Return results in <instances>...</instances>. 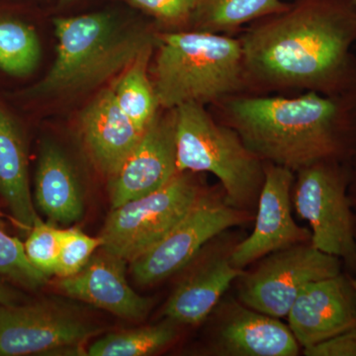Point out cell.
Returning a JSON list of instances; mask_svg holds the SVG:
<instances>
[{"instance_id":"18","label":"cell","mask_w":356,"mask_h":356,"mask_svg":"<svg viewBox=\"0 0 356 356\" xmlns=\"http://www.w3.org/2000/svg\"><path fill=\"white\" fill-rule=\"evenodd\" d=\"M243 273V269L236 268L231 264L229 257L211 259L177 288L166 303L165 317L175 324H200L209 316L231 283Z\"/></svg>"},{"instance_id":"10","label":"cell","mask_w":356,"mask_h":356,"mask_svg":"<svg viewBox=\"0 0 356 356\" xmlns=\"http://www.w3.org/2000/svg\"><path fill=\"white\" fill-rule=\"evenodd\" d=\"M97 332L95 325L55 306L0 305V356L79 350Z\"/></svg>"},{"instance_id":"20","label":"cell","mask_w":356,"mask_h":356,"mask_svg":"<svg viewBox=\"0 0 356 356\" xmlns=\"http://www.w3.org/2000/svg\"><path fill=\"white\" fill-rule=\"evenodd\" d=\"M288 6L280 0H198L191 20L194 30L224 34L280 13Z\"/></svg>"},{"instance_id":"30","label":"cell","mask_w":356,"mask_h":356,"mask_svg":"<svg viewBox=\"0 0 356 356\" xmlns=\"http://www.w3.org/2000/svg\"><path fill=\"white\" fill-rule=\"evenodd\" d=\"M355 170H353V175H351L350 173V178H353V192H355V193H353V197L355 198H351L350 199V201H353V200H355V202H351V206H353V204L355 203V206H356V154H355Z\"/></svg>"},{"instance_id":"3","label":"cell","mask_w":356,"mask_h":356,"mask_svg":"<svg viewBox=\"0 0 356 356\" xmlns=\"http://www.w3.org/2000/svg\"><path fill=\"white\" fill-rule=\"evenodd\" d=\"M56 60L46 76L28 90L30 96H58L99 86L124 72L153 47L151 32L128 26L110 13L57 18Z\"/></svg>"},{"instance_id":"31","label":"cell","mask_w":356,"mask_h":356,"mask_svg":"<svg viewBox=\"0 0 356 356\" xmlns=\"http://www.w3.org/2000/svg\"><path fill=\"white\" fill-rule=\"evenodd\" d=\"M353 285H355V292H356V278L355 280H353Z\"/></svg>"},{"instance_id":"6","label":"cell","mask_w":356,"mask_h":356,"mask_svg":"<svg viewBox=\"0 0 356 356\" xmlns=\"http://www.w3.org/2000/svg\"><path fill=\"white\" fill-rule=\"evenodd\" d=\"M344 163L320 161L298 172L292 197L300 218L311 226V243L325 254L356 266V220Z\"/></svg>"},{"instance_id":"5","label":"cell","mask_w":356,"mask_h":356,"mask_svg":"<svg viewBox=\"0 0 356 356\" xmlns=\"http://www.w3.org/2000/svg\"><path fill=\"white\" fill-rule=\"evenodd\" d=\"M175 112L178 172L212 173L221 182L227 202L238 209L257 202L264 165L238 134L214 121L199 103H184Z\"/></svg>"},{"instance_id":"16","label":"cell","mask_w":356,"mask_h":356,"mask_svg":"<svg viewBox=\"0 0 356 356\" xmlns=\"http://www.w3.org/2000/svg\"><path fill=\"white\" fill-rule=\"evenodd\" d=\"M216 346L221 355L232 356H296L300 344L289 325L235 304L218 330Z\"/></svg>"},{"instance_id":"7","label":"cell","mask_w":356,"mask_h":356,"mask_svg":"<svg viewBox=\"0 0 356 356\" xmlns=\"http://www.w3.org/2000/svg\"><path fill=\"white\" fill-rule=\"evenodd\" d=\"M202 192L191 172H179L159 191L111 208L99 236L102 250L134 261L159 243Z\"/></svg>"},{"instance_id":"12","label":"cell","mask_w":356,"mask_h":356,"mask_svg":"<svg viewBox=\"0 0 356 356\" xmlns=\"http://www.w3.org/2000/svg\"><path fill=\"white\" fill-rule=\"evenodd\" d=\"M158 112L132 153L109 178L111 208L159 191L177 175L175 109Z\"/></svg>"},{"instance_id":"15","label":"cell","mask_w":356,"mask_h":356,"mask_svg":"<svg viewBox=\"0 0 356 356\" xmlns=\"http://www.w3.org/2000/svg\"><path fill=\"white\" fill-rule=\"evenodd\" d=\"M79 131L91 161L109 178L118 172L144 132L122 111L113 88L102 91L81 112Z\"/></svg>"},{"instance_id":"29","label":"cell","mask_w":356,"mask_h":356,"mask_svg":"<svg viewBox=\"0 0 356 356\" xmlns=\"http://www.w3.org/2000/svg\"><path fill=\"white\" fill-rule=\"evenodd\" d=\"M19 301V297L16 292L7 287L0 281V305H15Z\"/></svg>"},{"instance_id":"1","label":"cell","mask_w":356,"mask_h":356,"mask_svg":"<svg viewBox=\"0 0 356 356\" xmlns=\"http://www.w3.org/2000/svg\"><path fill=\"white\" fill-rule=\"evenodd\" d=\"M248 88L341 95L356 90V6L297 0L240 39Z\"/></svg>"},{"instance_id":"33","label":"cell","mask_w":356,"mask_h":356,"mask_svg":"<svg viewBox=\"0 0 356 356\" xmlns=\"http://www.w3.org/2000/svg\"><path fill=\"white\" fill-rule=\"evenodd\" d=\"M65 1H67V0H65Z\"/></svg>"},{"instance_id":"8","label":"cell","mask_w":356,"mask_h":356,"mask_svg":"<svg viewBox=\"0 0 356 356\" xmlns=\"http://www.w3.org/2000/svg\"><path fill=\"white\" fill-rule=\"evenodd\" d=\"M250 219L248 211L229 205L224 194L202 192L159 243L130 262L131 273L138 284L158 283L184 268L213 238Z\"/></svg>"},{"instance_id":"26","label":"cell","mask_w":356,"mask_h":356,"mask_svg":"<svg viewBox=\"0 0 356 356\" xmlns=\"http://www.w3.org/2000/svg\"><path fill=\"white\" fill-rule=\"evenodd\" d=\"M29 232L27 240L23 243L26 257L37 270L48 277L55 273L62 229L38 218Z\"/></svg>"},{"instance_id":"27","label":"cell","mask_w":356,"mask_h":356,"mask_svg":"<svg viewBox=\"0 0 356 356\" xmlns=\"http://www.w3.org/2000/svg\"><path fill=\"white\" fill-rule=\"evenodd\" d=\"M166 24H184L191 21L198 0H131Z\"/></svg>"},{"instance_id":"4","label":"cell","mask_w":356,"mask_h":356,"mask_svg":"<svg viewBox=\"0 0 356 356\" xmlns=\"http://www.w3.org/2000/svg\"><path fill=\"white\" fill-rule=\"evenodd\" d=\"M153 76L159 107L168 110L221 103L248 88L240 40L197 30L159 37Z\"/></svg>"},{"instance_id":"11","label":"cell","mask_w":356,"mask_h":356,"mask_svg":"<svg viewBox=\"0 0 356 356\" xmlns=\"http://www.w3.org/2000/svg\"><path fill=\"white\" fill-rule=\"evenodd\" d=\"M293 172L284 166L264 165L254 231L229 254V261L236 268L243 269L278 250L311 243V231L301 228L292 217Z\"/></svg>"},{"instance_id":"28","label":"cell","mask_w":356,"mask_h":356,"mask_svg":"<svg viewBox=\"0 0 356 356\" xmlns=\"http://www.w3.org/2000/svg\"><path fill=\"white\" fill-rule=\"evenodd\" d=\"M307 356H356V327L303 348Z\"/></svg>"},{"instance_id":"13","label":"cell","mask_w":356,"mask_h":356,"mask_svg":"<svg viewBox=\"0 0 356 356\" xmlns=\"http://www.w3.org/2000/svg\"><path fill=\"white\" fill-rule=\"evenodd\" d=\"M288 325L303 348L356 327L353 281L341 273L304 288L288 312Z\"/></svg>"},{"instance_id":"17","label":"cell","mask_w":356,"mask_h":356,"mask_svg":"<svg viewBox=\"0 0 356 356\" xmlns=\"http://www.w3.org/2000/svg\"><path fill=\"white\" fill-rule=\"evenodd\" d=\"M35 198L40 210L51 221L67 225L83 217V193L76 172L67 154L50 140L42 145L40 152Z\"/></svg>"},{"instance_id":"2","label":"cell","mask_w":356,"mask_h":356,"mask_svg":"<svg viewBox=\"0 0 356 356\" xmlns=\"http://www.w3.org/2000/svg\"><path fill=\"white\" fill-rule=\"evenodd\" d=\"M225 123L262 161L299 172L356 154V90L307 91L297 97L233 96L221 102Z\"/></svg>"},{"instance_id":"23","label":"cell","mask_w":356,"mask_h":356,"mask_svg":"<svg viewBox=\"0 0 356 356\" xmlns=\"http://www.w3.org/2000/svg\"><path fill=\"white\" fill-rule=\"evenodd\" d=\"M41 44L31 26L17 20L0 19V70L13 76H25L36 69Z\"/></svg>"},{"instance_id":"32","label":"cell","mask_w":356,"mask_h":356,"mask_svg":"<svg viewBox=\"0 0 356 356\" xmlns=\"http://www.w3.org/2000/svg\"><path fill=\"white\" fill-rule=\"evenodd\" d=\"M351 1H353V3H355V6H356V0H351Z\"/></svg>"},{"instance_id":"21","label":"cell","mask_w":356,"mask_h":356,"mask_svg":"<svg viewBox=\"0 0 356 356\" xmlns=\"http://www.w3.org/2000/svg\"><path fill=\"white\" fill-rule=\"evenodd\" d=\"M153 47L142 51L124 70L114 86L115 97L124 114L140 131H144L161 108L149 79V64Z\"/></svg>"},{"instance_id":"19","label":"cell","mask_w":356,"mask_h":356,"mask_svg":"<svg viewBox=\"0 0 356 356\" xmlns=\"http://www.w3.org/2000/svg\"><path fill=\"white\" fill-rule=\"evenodd\" d=\"M0 196L14 219L30 231L38 219L28 175L27 151L19 126L0 106Z\"/></svg>"},{"instance_id":"14","label":"cell","mask_w":356,"mask_h":356,"mask_svg":"<svg viewBox=\"0 0 356 356\" xmlns=\"http://www.w3.org/2000/svg\"><path fill=\"white\" fill-rule=\"evenodd\" d=\"M100 250L79 273L60 278L58 289L118 317L142 320L151 309V300L140 296L129 285L125 259Z\"/></svg>"},{"instance_id":"22","label":"cell","mask_w":356,"mask_h":356,"mask_svg":"<svg viewBox=\"0 0 356 356\" xmlns=\"http://www.w3.org/2000/svg\"><path fill=\"white\" fill-rule=\"evenodd\" d=\"M175 323L168 320L156 325L112 332L89 346L90 356L151 355L172 343L177 337Z\"/></svg>"},{"instance_id":"24","label":"cell","mask_w":356,"mask_h":356,"mask_svg":"<svg viewBox=\"0 0 356 356\" xmlns=\"http://www.w3.org/2000/svg\"><path fill=\"white\" fill-rule=\"evenodd\" d=\"M0 278H6L28 289H38L47 276L30 264L24 245L0 228Z\"/></svg>"},{"instance_id":"9","label":"cell","mask_w":356,"mask_h":356,"mask_svg":"<svg viewBox=\"0 0 356 356\" xmlns=\"http://www.w3.org/2000/svg\"><path fill=\"white\" fill-rule=\"evenodd\" d=\"M341 273V261L300 243L266 255L254 271L238 280V298L243 305L274 318L287 317L304 288L314 281Z\"/></svg>"},{"instance_id":"25","label":"cell","mask_w":356,"mask_h":356,"mask_svg":"<svg viewBox=\"0 0 356 356\" xmlns=\"http://www.w3.org/2000/svg\"><path fill=\"white\" fill-rule=\"evenodd\" d=\"M102 245V241L99 236L86 235L76 228L62 229L60 250L54 274L65 278L79 273Z\"/></svg>"}]
</instances>
